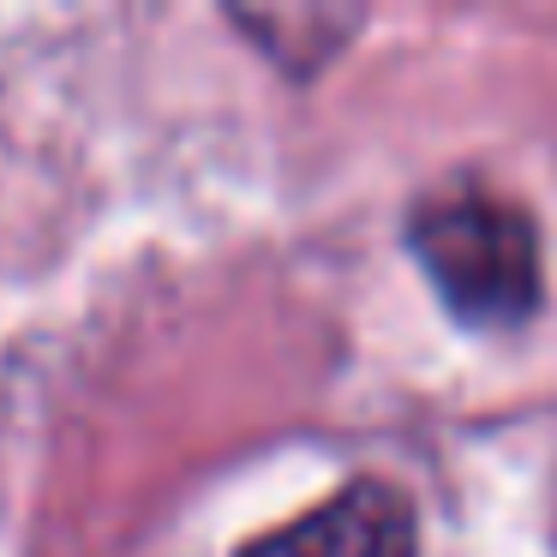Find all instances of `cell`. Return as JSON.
<instances>
[{
    "instance_id": "1",
    "label": "cell",
    "mask_w": 557,
    "mask_h": 557,
    "mask_svg": "<svg viewBox=\"0 0 557 557\" xmlns=\"http://www.w3.org/2000/svg\"><path fill=\"white\" fill-rule=\"evenodd\" d=\"M408 246L468 330H516L540 312L545 258L528 205L485 181L432 186L408 210Z\"/></svg>"
},
{
    "instance_id": "2",
    "label": "cell",
    "mask_w": 557,
    "mask_h": 557,
    "mask_svg": "<svg viewBox=\"0 0 557 557\" xmlns=\"http://www.w3.org/2000/svg\"><path fill=\"white\" fill-rule=\"evenodd\" d=\"M234 557H420V516L389 480H348L336 497L258 533Z\"/></svg>"
}]
</instances>
